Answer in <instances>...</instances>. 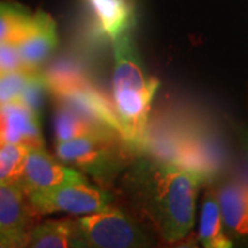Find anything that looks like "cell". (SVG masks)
I'll use <instances>...</instances> for the list:
<instances>
[{
	"instance_id": "9",
	"label": "cell",
	"mask_w": 248,
	"mask_h": 248,
	"mask_svg": "<svg viewBox=\"0 0 248 248\" xmlns=\"http://www.w3.org/2000/svg\"><path fill=\"white\" fill-rule=\"evenodd\" d=\"M0 143L22 145L29 149L45 146L39 113L22 101L0 105Z\"/></svg>"
},
{
	"instance_id": "17",
	"label": "cell",
	"mask_w": 248,
	"mask_h": 248,
	"mask_svg": "<svg viewBox=\"0 0 248 248\" xmlns=\"http://www.w3.org/2000/svg\"><path fill=\"white\" fill-rule=\"evenodd\" d=\"M39 71H10L0 72V105L21 101L24 91Z\"/></svg>"
},
{
	"instance_id": "1",
	"label": "cell",
	"mask_w": 248,
	"mask_h": 248,
	"mask_svg": "<svg viewBox=\"0 0 248 248\" xmlns=\"http://www.w3.org/2000/svg\"><path fill=\"white\" fill-rule=\"evenodd\" d=\"M138 196L152 223L169 243L185 239L195 225L202 181L174 164L143 163L134 172Z\"/></svg>"
},
{
	"instance_id": "16",
	"label": "cell",
	"mask_w": 248,
	"mask_h": 248,
	"mask_svg": "<svg viewBox=\"0 0 248 248\" xmlns=\"http://www.w3.org/2000/svg\"><path fill=\"white\" fill-rule=\"evenodd\" d=\"M29 148L0 143V182H18Z\"/></svg>"
},
{
	"instance_id": "7",
	"label": "cell",
	"mask_w": 248,
	"mask_h": 248,
	"mask_svg": "<svg viewBox=\"0 0 248 248\" xmlns=\"http://www.w3.org/2000/svg\"><path fill=\"white\" fill-rule=\"evenodd\" d=\"M86 181L83 174L58 163L45 151V146L32 148L28 152L18 184L29 193L32 190Z\"/></svg>"
},
{
	"instance_id": "5",
	"label": "cell",
	"mask_w": 248,
	"mask_h": 248,
	"mask_svg": "<svg viewBox=\"0 0 248 248\" xmlns=\"http://www.w3.org/2000/svg\"><path fill=\"white\" fill-rule=\"evenodd\" d=\"M27 195L32 208L39 215L53 213L86 215L107 207L112 200L107 190L89 185L87 181L32 190Z\"/></svg>"
},
{
	"instance_id": "3",
	"label": "cell",
	"mask_w": 248,
	"mask_h": 248,
	"mask_svg": "<svg viewBox=\"0 0 248 248\" xmlns=\"http://www.w3.org/2000/svg\"><path fill=\"white\" fill-rule=\"evenodd\" d=\"M124 148L130 149L120 134L91 135L57 142V156L63 163L87 174L108 178L123 166Z\"/></svg>"
},
{
	"instance_id": "15",
	"label": "cell",
	"mask_w": 248,
	"mask_h": 248,
	"mask_svg": "<svg viewBox=\"0 0 248 248\" xmlns=\"http://www.w3.org/2000/svg\"><path fill=\"white\" fill-rule=\"evenodd\" d=\"M32 14L24 7L0 1V43H17L25 33Z\"/></svg>"
},
{
	"instance_id": "10",
	"label": "cell",
	"mask_w": 248,
	"mask_h": 248,
	"mask_svg": "<svg viewBox=\"0 0 248 248\" xmlns=\"http://www.w3.org/2000/svg\"><path fill=\"white\" fill-rule=\"evenodd\" d=\"M225 228L234 237H248V175L225 182L217 190Z\"/></svg>"
},
{
	"instance_id": "6",
	"label": "cell",
	"mask_w": 248,
	"mask_h": 248,
	"mask_svg": "<svg viewBox=\"0 0 248 248\" xmlns=\"http://www.w3.org/2000/svg\"><path fill=\"white\" fill-rule=\"evenodd\" d=\"M37 215L18 182H0V247H25Z\"/></svg>"
},
{
	"instance_id": "14",
	"label": "cell",
	"mask_w": 248,
	"mask_h": 248,
	"mask_svg": "<svg viewBox=\"0 0 248 248\" xmlns=\"http://www.w3.org/2000/svg\"><path fill=\"white\" fill-rule=\"evenodd\" d=\"M199 240L202 246L207 248H229L233 246L231 237L225 232L217 192L213 189L207 190L204 196L200 213Z\"/></svg>"
},
{
	"instance_id": "4",
	"label": "cell",
	"mask_w": 248,
	"mask_h": 248,
	"mask_svg": "<svg viewBox=\"0 0 248 248\" xmlns=\"http://www.w3.org/2000/svg\"><path fill=\"white\" fill-rule=\"evenodd\" d=\"M87 247L135 248L149 246V240L138 225L123 211L104 207L78 219Z\"/></svg>"
},
{
	"instance_id": "18",
	"label": "cell",
	"mask_w": 248,
	"mask_h": 248,
	"mask_svg": "<svg viewBox=\"0 0 248 248\" xmlns=\"http://www.w3.org/2000/svg\"><path fill=\"white\" fill-rule=\"evenodd\" d=\"M247 151H248V137H247Z\"/></svg>"
},
{
	"instance_id": "8",
	"label": "cell",
	"mask_w": 248,
	"mask_h": 248,
	"mask_svg": "<svg viewBox=\"0 0 248 248\" xmlns=\"http://www.w3.org/2000/svg\"><path fill=\"white\" fill-rule=\"evenodd\" d=\"M57 25L51 16L45 11L32 14L25 33L14 45L17 46L24 66L29 71H39L58 47Z\"/></svg>"
},
{
	"instance_id": "11",
	"label": "cell",
	"mask_w": 248,
	"mask_h": 248,
	"mask_svg": "<svg viewBox=\"0 0 248 248\" xmlns=\"http://www.w3.org/2000/svg\"><path fill=\"white\" fill-rule=\"evenodd\" d=\"M25 247L71 248L87 247L78 219H62L39 223L28 232Z\"/></svg>"
},
{
	"instance_id": "2",
	"label": "cell",
	"mask_w": 248,
	"mask_h": 248,
	"mask_svg": "<svg viewBox=\"0 0 248 248\" xmlns=\"http://www.w3.org/2000/svg\"><path fill=\"white\" fill-rule=\"evenodd\" d=\"M113 107L122 135L131 151L143 152L159 80L145 73L130 32L113 40Z\"/></svg>"
},
{
	"instance_id": "13",
	"label": "cell",
	"mask_w": 248,
	"mask_h": 248,
	"mask_svg": "<svg viewBox=\"0 0 248 248\" xmlns=\"http://www.w3.org/2000/svg\"><path fill=\"white\" fill-rule=\"evenodd\" d=\"M94 13L99 31L112 42L130 32L134 10L128 0H87Z\"/></svg>"
},
{
	"instance_id": "12",
	"label": "cell",
	"mask_w": 248,
	"mask_h": 248,
	"mask_svg": "<svg viewBox=\"0 0 248 248\" xmlns=\"http://www.w3.org/2000/svg\"><path fill=\"white\" fill-rule=\"evenodd\" d=\"M54 131L57 142H63L91 135L119 134L113 128L99 123L89 116L79 112L68 104L58 101V107L54 116Z\"/></svg>"
}]
</instances>
